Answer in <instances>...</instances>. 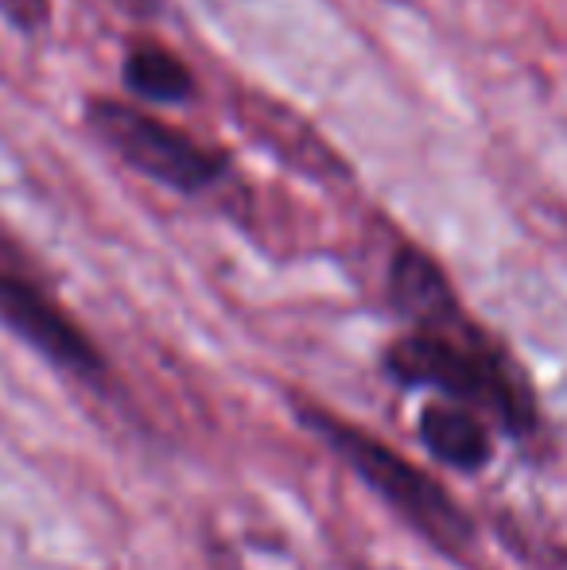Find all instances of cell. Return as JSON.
<instances>
[{"mask_svg": "<svg viewBox=\"0 0 567 570\" xmlns=\"http://www.w3.org/2000/svg\"><path fill=\"white\" fill-rule=\"evenodd\" d=\"M389 303L409 323L385 345V373L404 389H431L439 400H454L482 412L506 435L529 439L540 428V404L525 368L454 292L443 264L401 240L389 256Z\"/></svg>", "mask_w": 567, "mask_h": 570, "instance_id": "obj_1", "label": "cell"}, {"mask_svg": "<svg viewBox=\"0 0 567 570\" xmlns=\"http://www.w3.org/2000/svg\"><path fill=\"white\" fill-rule=\"evenodd\" d=\"M0 323L36 345L47 361H55L59 368L75 376H98L101 373V353L94 350V342L86 338V331L36 284L31 276H23L20 268L0 256Z\"/></svg>", "mask_w": 567, "mask_h": 570, "instance_id": "obj_4", "label": "cell"}, {"mask_svg": "<svg viewBox=\"0 0 567 570\" xmlns=\"http://www.w3.org/2000/svg\"><path fill=\"white\" fill-rule=\"evenodd\" d=\"M121 86L140 106H195L203 94L195 67L156 36L129 39L121 55Z\"/></svg>", "mask_w": 567, "mask_h": 570, "instance_id": "obj_6", "label": "cell"}, {"mask_svg": "<svg viewBox=\"0 0 567 570\" xmlns=\"http://www.w3.org/2000/svg\"><path fill=\"white\" fill-rule=\"evenodd\" d=\"M420 443L439 465L454 473H482L493 462V423L454 400H431L420 412Z\"/></svg>", "mask_w": 567, "mask_h": 570, "instance_id": "obj_5", "label": "cell"}, {"mask_svg": "<svg viewBox=\"0 0 567 570\" xmlns=\"http://www.w3.org/2000/svg\"><path fill=\"white\" fill-rule=\"evenodd\" d=\"M303 423L319 431L326 439L334 454H342L354 473L373 489L378 497H385L424 540L436 543L439 551L459 556L462 548L475 543V520L462 512V504L439 485L431 473L420 470L417 462H409L404 454H397L393 446H385L378 435L350 428V423L334 420L323 412H307Z\"/></svg>", "mask_w": 567, "mask_h": 570, "instance_id": "obj_3", "label": "cell"}, {"mask_svg": "<svg viewBox=\"0 0 567 570\" xmlns=\"http://www.w3.org/2000/svg\"><path fill=\"white\" fill-rule=\"evenodd\" d=\"M82 125L129 171H137L140 179L156 183V187L172 190L179 198L214 195L237 171V159L229 148L156 117L137 101L90 94L82 101Z\"/></svg>", "mask_w": 567, "mask_h": 570, "instance_id": "obj_2", "label": "cell"}]
</instances>
